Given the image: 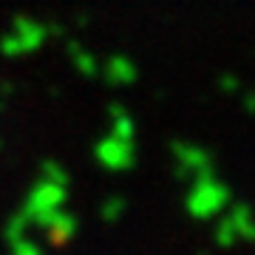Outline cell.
I'll return each instance as SVG.
<instances>
[{
    "mask_svg": "<svg viewBox=\"0 0 255 255\" xmlns=\"http://www.w3.org/2000/svg\"><path fill=\"white\" fill-rule=\"evenodd\" d=\"M230 204H233V193H230V187L221 182L216 173L193 179L190 190H187V196H184V210L199 221H207V219L221 216Z\"/></svg>",
    "mask_w": 255,
    "mask_h": 255,
    "instance_id": "cell-1",
    "label": "cell"
},
{
    "mask_svg": "<svg viewBox=\"0 0 255 255\" xmlns=\"http://www.w3.org/2000/svg\"><path fill=\"white\" fill-rule=\"evenodd\" d=\"M65 199H68V187H65V184L48 182V179L40 176V179L31 184V190L26 193V199H23L17 213L26 219V224H34V227L43 230V224H46L54 213L63 210Z\"/></svg>",
    "mask_w": 255,
    "mask_h": 255,
    "instance_id": "cell-2",
    "label": "cell"
},
{
    "mask_svg": "<svg viewBox=\"0 0 255 255\" xmlns=\"http://www.w3.org/2000/svg\"><path fill=\"white\" fill-rule=\"evenodd\" d=\"M54 28L40 23L34 17H14L9 31L0 37V54L3 57H26L34 54L46 46V40L51 37Z\"/></svg>",
    "mask_w": 255,
    "mask_h": 255,
    "instance_id": "cell-3",
    "label": "cell"
},
{
    "mask_svg": "<svg viewBox=\"0 0 255 255\" xmlns=\"http://www.w3.org/2000/svg\"><path fill=\"white\" fill-rule=\"evenodd\" d=\"M170 156H173L176 173L184 176V179H199V176L216 173V162H213V153H210L204 145L199 142H190V139H176L170 142Z\"/></svg>",
    "mask_w": 255,
    "mask_h": 255,
    "instance_id": "cell-4",
    "label": "cell"
},
{
    "mask_svg": "<svg viewBox=\"0 0 255 255\" xmlns=\"http://www.w3.org/2000/svg\"><path fill=\"white\" fill-rule=\"evenodd\" d=\"M94 159L100 162V167L111 170V173H125L136 164V142H128L119 136H105L94 145Z\"/></svg>",
    "mask_w": 255,
    "mask_h": 255,
    "instance_id": "cell-5",
    "label": "cell"
},
{
    "mask_svg": "<svg viewBox=\"0 0 255 255\" xmlns=\"http://www.w3.org/2000/svg\"><path fill=\"white\" fill-rule=\"evenodd\" d=\"M227 216L219 221V230H216V238H219V244L230 247L236 244V241H255V213L250 204H230L224 210Z\"/></svg>",
    "mask_w": 255,
    "mask_h": 255,
    "instance_id": "cell-6",
    "label": "cell"
},
{
    "mask_svg": "<svg viewBox=\"0 0 255 255\" xmlns=\"http://www.w3.org/2000/svg\"><path fill=\"white\" fill-rule=\"evenodd\" d=\"M100 77L114 88H128L139 80V65L128 54H114L100 65Z\"/></svg>",
    "mask_w": 255,
    "mask_h": 255,
    "instance_id": "cell-7",
    "label": "cell"
},
{
    "mask_svg": "<svg viewBox=\"0 0 255 255\" xmlns=\"http://www.w3.org/2000/svg\"><path fill=\"white\" fill-rule=\"evenodd\" d=\"M108 122H111V136L128 139V142H136V119L128 114V108L122 105H111L108 108Z\"/></svg>",
    "mask_w": 255,
    "mask_h": 255,
    "instance_id": "cell-8",
    "label": "cell"
},
{
    "mask_svg": "<svg viewBox=\"0 0 255 255\" xmlns=\"http://www.w3.org/2000/svg\"><path fill=\"white\" fill-rule=\"evenodd\" d=\"M65 51H68V57H71L74 68L82 74V77H100V60L88 51V48H82V43H77V40H71L68 46H65Z\"/></svg>",
    "mask_w": 255,
    "mask_h": 255,
    "instance_id": "cell-9",
    "label": "cell"
},
{
    "mask_svg": "<svg viewBox=\"0 0 255 255\" xmlns=\"http://www.w3.org/2000/svg\"><path fill=\"white\" fill-rule=\"evenodd\" d=\"M43 230H46L54 241H68V238L77 233V219H74L71 213L60 210V213H54V216L43 224Z\"/></svg>",
    "mask_w": 255,
    "mask_h": 255,
    "instance_id": "cell-10",
    "label": "cell"
},
{
    "mask_svg": "<svg viewBox=\"0 0 255 255\" xmlns=\"http://www.w3.org/2000/svg\"><path fill=\"white\" fill-rule=\"evenodd\" d=\"M40 176H43V179H48V182L65 184V187H68V182H71V179H68V170H65L57 159H46V162L40 164Z\"/></svg>",
    "mask_w": 255,
    "mask_h": 255,
    "instance_id": "cell-11",
    "label": "cell"
},
{
    "mask_svg": "<svg viewBox=\"0 0 255 255\" xmlns=\"http://www.w3.org/2000/svg\"><path fill=\"white\" fill-rule=\"evenodd\" d=\"M122 213H125V199H122V196L105 199V204H102V219L105 221H117Z\"/></svg>",
    "mask_w": 255,
    "mask_h": 255,
    "instance_id": "cell-12",
    "label": "cell"
},
{
    "mask_svg": "<svg viewBox=\"0 0 255 255\" xmlns=\"http://www.w3.org/2000/svg\"><path fill=\"white\" fill-rule=\"evenodd\" d=\"M219 91L221 94H241L244 85H241V80H238L236 74H221L219 77Z\"/></svg>",
    "mask_w": 255,
    "mask_h": 255,
    "instance_id": "cell-13",
    "label": "cell"
},
{
    "mask_svg": "<svg viewBox=\"0 0 255 255\" xmlns=\"http://www.w3.org/2000/svg\"><path fill=\"white\" fill-rule=\"evenodd\" d=\"M11 247H14V255H43L40 247L31 244L28 238H17V241H11Z\"/></svg>",
    "mask_w": 255,
    "mask_h": 255,
    "instance_id": "cell-14",
    "label": "cell"
},
{
    "mask_svg": "<svg viewBox=\"0 0 255 255\" xmlns=\"http://www.w3.org/2000/svg\"><path fill=\"white\" fill-rule=\"evenodd\" d=\"M241 108L250 114V117H255V91H241Z\"/></svg>",
    "mask_w": 255,
    "mask_h": 255,
    "instance_id": "cell-15",
    "label": "cell"
},
{
    "mask_svg": "<svg viewBox=\"0 0 255 255\" xmlns=\"http://www.w3.org/2000/svg\"><path fill=\"white\" fill-rule=\"evenodd\" d=\"M0 147H3V142H0Z\"/></svg>",
    "mask_w": 255,
    "mask_h": 255,
    "instance_id": "cell-16",
    "label": "cell"
}]
</instances>
